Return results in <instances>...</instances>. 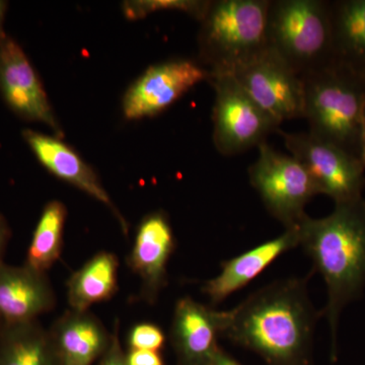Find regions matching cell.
Wrapping results in <instances>:
<instances>
[{"label": "cell", "mask_w": 365, "mask_h": 365, "mask_svg": "<svg viewBox=\"0 0 365 365\" xmlns=\"http://www.w3.org/2000/svg\"><path fill=\"white\" fill-rule=\"evenodd\" d=\"M309 277L274 281L227 311L222 337L256 352L268 365H309L322 317L309 299Z\"/></svg>", "instance_id": "obj_1"}, {"label": "cell", "mask_w": 365, "mask_h": 365, "mask_svg": "<svg viewBox=\"0 0 365 365\" xmlns=\"http://www.w3.org/2000/svg\"><path fill=\"white\" fill-rule=\"evenodd\" d=\"M299 246L325 281L328 319L335 350L340 314L365 288V199L335 204L324 218L304 216L299 223Z\"/></svg>", "instance_id": "obj_2"}, {"label": "cell", "mask_w": 365, "mask_h": 365, "mask_svg": "<svg viewBox=\"0 0 365 365\" xmlns=\"http://www.w3.org/2000/svg\"><path fill=\"white\" fill-rule=\"evenodd\" d=\"M302 79L309 133L361 160L365 78L333 61Z\"/></svg>", "instance_id": "obj_3"}, {"label": "cell", "mask_w": 365, "mask_h": 365, "mask_svg": "<svg viewBox=\"0 0 365 365\" xmlns=\"http://www.w3.org/2000/svg\"><path fill=\"white\" fill-rule=\"evenodd\" d=\"M270 0L210 1L200 21L199 63L211 76L234 74L267 51Z\"/></svg>", "instance_id": "obj_4"}, {"label": "cell", "mask_w": 365, "mask_h": 365, "mask_svg": "<svg viewBox=\"0 0 365 365\" xmlns=\"http://www.w3.org/2000/svg\"><path fill=\"white\" fill-rule=\"evenodd\" d=\"M267 50L300 78L333 62L330 1L270 0Z\"/></svg>", "instance_id": "obj_5"}, {"label": "cell", "mask_w": 365, "mask_h": 365, "mask_svg": "<svg viewBox=\"0 0 365 365\" xmlns=\"http://www.w3.org/2000/svg\"><path fill=\"white\" fill-rule=\"evenodd\" d=\"M258 148L259 157L249 168L250 182L268 212L285 230L297 227L307 215L304 207L319 195V190L297 158L278 153L266 141Z\"/></svg>", "instance_id": "obj_6"}, {"label": "cell", "mask_w": 365, "mask_h": 365, "mask_svg": "<svg viewBox=\"0 0 365 365\" xmlns=\"http://www.w3.org/2000/svg\"><path fill=\"white\" fill-rule=\"evenodd\" d=\"M215 91L213 143L218 153L235 155L265 143L280 124L263 111L232 74L211 76Z\"/></svg>", "instance_id": "obj_7"}, {"label": "cell", "mask_w": 365, "mask_h": 365, "mask_svg": "<svg viewBox=\"0 0 365 365\" xmlns=\"http://www.w3.org/2000/svg\"><path fill=\"white\" fill-rule=\"evenodd\" d=\"M285 146L312 177L319 194L335 204L361 198L365 187V165L339 146L321 140L309 132L287 133L278 130Z\"/></svg>", "instance_id": "obj_8"}, {"label": "cell", "mask_w": 365, "mask_h": 365, "mask_svg": "<svg viewBox=\"0 0 365 365\" xmlns=\"http://www.w3.org/2000/svg\"><path fill=\"white\" fill-rule=\"evenodd\" d=\"M210 76L202 64L190 59H173L148 67L125 93L124 116L128 120L157 116Z\"/></svg>", "instance_id": "obj_9"}, {"label": "cell", "mask_w": 365, "mask_h": 365, "mask_svg": "<svg viewBox=\"0 0 365 365\" xmlns=\"http://www.w3.org/2000/svg\"><path fill=\"white\" fill-rule=\"evenodd\" d=\"M232 76L277 123L304 118V79L269 50Z\"/></svg>", "instance_id": "obj_10"}, {"label": "cell", "mask_w": 365, "mask_h": 365, "mask_svg": "<svg viewBox=\"0 0 365 365\" xmlns=\"http://www.w3.org/2000/svg\"><path fill=\"white\" fill-rule=\"evenodd\" d=\"M0 95L21 119L48 125L61 138V127L39 74L21 45L11 36L0 41Z\"/></svg>", "instance_id": "obj_11"}, {"label": "cell", "mask_w": 365, "mask_h": 365, "mask_svg": "<svg viewBox=\"0 0 365 365\" xmlns=\"http://www.w3.org/2000/svg\"><path fill=\"white\" fill-rule=\"evenodd\" d=\"M176 249L170 217L163 210L144 216L137 227L127 265L140 279V299L155 304L168 284V265Z\"/></svg>", "instance_id": "obj_12"}, {"label": "cell", "mask_w": 365, "mask_h": 365, "mask_svg": "<svg viewBox=\"0 0 365 365\" xmlns=\"http://www.w3.org/2000/svg\"><path fill=\"white\" fill-rule=\"evenodd\" d=\"M23 137L38 162L48 172L107 206L119 222L123 234L127 235L128 223L106 191L96 170L86 163L78 151L59 137L47 135L32 129L24 130Z\"/></svg>", "instance_id": "obj_13"}, {"label": "cell", "mask_w": 365, "mask_h": 365, "mask_svg": "<svg viewBox=\"0 0 365 365\" xmlns=\"http://www.w3.org/2000/svg\"><path fill=\"white\" fill-rule=\"evenodd\" d=\"M227 311H216L190 297L178 300L170 339L182 365H205L218 350Z\"/></svg>", "instance_id": "obj_14"}, {"label": "cell", "mask_w": 365, "mask_h": 365, "mask_svg": "<svg viewBox=\"0 0 365 365\" xmlns=\"http://www.w3.org/2000/svg\"><path fill=\"white\" fill-rule=\"evenodd\" d=\"M55 304L56 297L47 274L26 265L0 264V326L38 321Z\"/></svg>", "instance_id": "obj_15"}, {"label": "cell", "mask_w": 365, "mask_h": 365, "mask_svg": "<svg viewBox=\"0 0 365 365\" xmlns=\"http://www.w3.org/2000/svg\"><path fill=\"white\" fill-rule=\"evenodd\" d=\"M299 246V225L287 228L279 237L223 261L220 273L206 281L202 292L213 304H220L249 285L283 254Z\"/></svg>", "instance_id": "obj_16"}, {"label": "cell", "mask_w": 365, "mask_h": 365, "mask_svg": "<svg viewBox=\"0 0 365 365\" xmlns=\"http://www.w3.org/2000/svg\"><path fill=\"white\" fill-rule=\"evenodd\" d=\"M61 365H91L104 354L112 334L90 312L69 309L49 329Z\"/></svg>", "instance_id": "obj_17"}, {"label": "cell", "mask_w": 365, "mask_h": 365, "mask_svg": "<svg viewBox=\"0 0 365 365\" xmlns=\"http://www.w3.org/2000/svg\"><path fill=\"white\" fill-rule=\"evenodd\" d=\"M333 61L365 78V0L330 1Z\"/></svg>", "instance_id": "obj_18"}, {"label": "cell", "mask_w": 365, "mask_h": 365, "mask_svg": "<svg viewBox=\"0 0 365 365\" xmlns=\"http://www.w3.org/2000/svg\"><path fill=\"white\" fill-rule=\"evenodd\" d=\"M119 261L111 252L91 257L67 281V299L72 311L88 312L95 304L114 297L118 290Z\"/></svg>", "instance_id": "obj_19"}, {"label": "cell", "mask_w": 365, "mask_h": 365, "mask_svg": "<svg viewBox=\"0 0 365 365\" xmlns=\"http://www.w3.org/2000/svg\"><path fill=\"white\" fill-rule=\"evenodd\" d=\"M0 365H61L49 330L39 322L1 326Z\"/></svg>", "instance_id": "obj_20"}, {"label": "cell", "mask_w": 365, "mask_h": 365, "mask_svg": "<svg viewBox=\"0 0 365 365\" xmlns=\"http://www.w3.org/2000/svg\"><path fill=\"white\" fill-rule=\"evenodd\" d=\"M66 217L67 209L61 201L46 204L34 230L24 265L47 274L61 256Z\"/></svg>", "instance_id": "obj_21"}, {"label": "cell", "mask_w": 365, "mask_h": 365, "mask_svg": "<svg viewBox=\"0 0 365 365\" xmlns=\"http://www.w3.org/2000/svg\"><path fill=\"white\" fill-rule=\"evenodd\" d=\"M210 1L200 0H134L122 4L123 14L128 20L137 21L148 14L162 11H177L189 14L200 21L207 11Z\"/></svg>", "instance_id": "obj_22"}, {"label": "cell", "mask_w": 365, "mask_h": 365, "mask_svg": "<svg viewBox=\"0 0 365 365\" xmlns=\"http://www.w3.org/2000/svg\"><path fill=\"white\" fill-rule=\"evenodd\" d=\"M131 350H150L158 351L165 343V333L155 324H137L128 336Z\"/></svg>", "instance_id": "obj_23"}, {"label": "cell", "mask_w": 365, "mask_h": 365, "mask_svg": "<svg viewBox=\"0 0 365 365\" xmlns=\"http://www.w3.org/2000/svg\"><path fill=\"white\" fill-rule=\"evenodd\" d=\"M119 321L116 319L114 331L112 333L111 342L109 347L104 353L100 365H128L127 364L126 355L122 351L121 344L119 340Z\"/></svg>", "instance_id": "obj_24"}, {"label": "cell", "mask_w": 365, "mask_h": 365, "mask_svg": "<svg viewBox=\"0 0 365 365\" xmlns=\"http://www.w3.org/2000/svg\"><path fill=\"white\" fill-rule=\"evenodd\" d=\"M128 365H165L158 351L131 350L126 356Z\"/></svg>", "instance_id": "obj_25"}, {"label": "cell", "mask_w": 365, "mask_h": 365, "mask_svg": "<svg viewBox=\"0 0 365 365\" xmlns=\"http://www.w3.org/2000/svg\"><path fill=\"white\" fill-rule=\"evenodd\" d=\"M11 237V230L7 222L6 216L0 212V264L4 263V256L6 254L7 245Z\"/></svg>", "instance_id": "obj_26"}, {"label": "cell", "mask_w": 365, "mask_h": 365, "mask_svg": "<svg viewBox=\"0 0 365 365\" xmlns=\"http://www.w3.org/2000/svg\"><path fill=\"white\" fill-rule=\"evenodd\" d=\"M205 365H242L239 361L232 359L230 354L218 348L211 359Z\"/></svg>", "instance_id": "obj_27"}, {"label": "cell", "mask_w": 365, "mask_h": 365, "mask_svg": "<svg viewBox=\"0 0 365 365\" xmlns=\"http://www.w3.org/2000/svg\"><path fill=\"white\" fill-rule=\"evenodd\" d=\"M7 4L6 1H4V0H0V41L4 39L6 36V33L4 32V20H6V14L7 11Z\"/></svg>", "instance_id": "obj_28"}, {"label": "cell", "mask_w": 365, "mask_h": 365, "mask_svg": "<svg viewBox=\"0 0 365 365\" xmlns=\"http://www.w3.org/2000/svg\"><path fill=\"white\" fill-rule=\"evenodd\" d=\"M360 158L365 165V114L364 120V126H362L361 133V148H360Z\"/></svg>", "instance_id": "obj_29"}, {"label": "cell", "mask_w": 365, "mask_h": 365, "mask_svg": "<svg viewBox=\"0 0 365 365\" xmlns=\"http://www.w3.org/2000/svg\"><path fill=\"white\" fill-rule=\"evenodd\" d=\"M0 328H1V326H0Z\"/></svg>", "instance_id": "obj_30"}]
</instances>
